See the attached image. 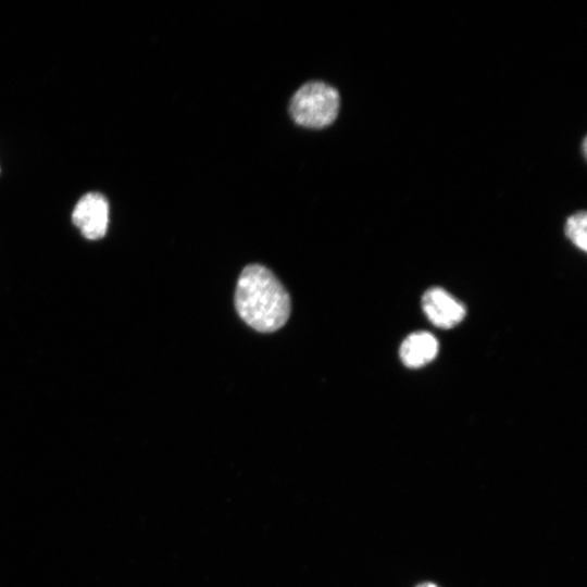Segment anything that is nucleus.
I'll return each instance as SVG.
<instances>
[{"label":"nucleus","instance_id":"obj_4","mask_svg":"<svg viewBox=\"0 0 587 587\" xmlns=\"http://www.w3.org/2000/svg\"><path fill=\"white\" fill-rule=\"evenodd\" d=\"M422 309L432 324L442 329L457 326L466 314L463 303L441 287H430L423 294Z\"/></svg>","mask_w":587,"mask_h":587},{"label":"nucleus","instance_id":"obj_3","mask_svg":"<svg viewBox=\"0 0 587 587\" xmlns=\"http://www.w3.org/2000/svg\"><path fill=\"white\" fill-rule=\"evenodd\" d=\"M72 220L82 235L90 240L102 238L109 225V204L99 192H88L76 203Z\"/></svg>","mask_w":587,"mask_h":587},{"label":"nucleus","instance_id":"obj_2","mask_svg":"<svg viewBox=\"0 0 587 587\" xmlns=\"http://www.w3.org/2000/svg\"><path fill=\"white\" fill-rule=\"evenodd\" d=\"M339 105V93L334 87L310 82L295 92L289 112L292 120L303 127L324 128L335 121Z\"/></svg>","mask_w":587,"mask_h":587},{"label":"nucleus","instance_id":"obj_6","mask_svg":"<svg viewBox=\"0 0 587 587\" xmlns=\"http://www.w3.org/2000/svg\"><path fill=\"white\" fill-rule=\"evenodd\" d=\"M587 214L585 211H579L567 217L564 225L565 236L577 248L583 251L587 250Z\"/></svg>","mask_w":587,"mask_h":587},{"label":"nucleus","instance_id":"obj_7","mask_svg":"<svg viewBox=\"0 0 587 587\" xmlns=\"http://www.w3.org/2000/svg\"><path fill=\"white\" fill-rule=\"evenodd\" d=\"M416 587H438L437 585L433 584V583H422L420 585H417Z\"/></svg>","mask_w":587,"mask_h":587},{"label":"nucleus","instance_id":"obj_5","mask_svg":"<svg viewBox=\"0 0 587 587\" xmlns=\"http://www.w3.org/2000/svg\"><path fill=\"white\" fill-rule=\"evenodd\" d=\"M439 345L428 332H415L407 336L399 348L401 362L411 369H417L432 362L438 353Z\"/></svg>","mask_w":587,"mask_h":587},{"label":"nucleus","instance_id":"obj_1","mask_svg":"<svg viewBox=\"0 0 587 587\" xmlns=\"http://www.w3.org/2000/svg\"><path fill=\"white\" fill-rule=\"evenodd\" d=\"M235 308L240 319L253 329L273 333L288 321L290 298L267 267L249 264L237 280Z\"/></svg>","mask_w":587,"mask_h":587}]
</instances>
